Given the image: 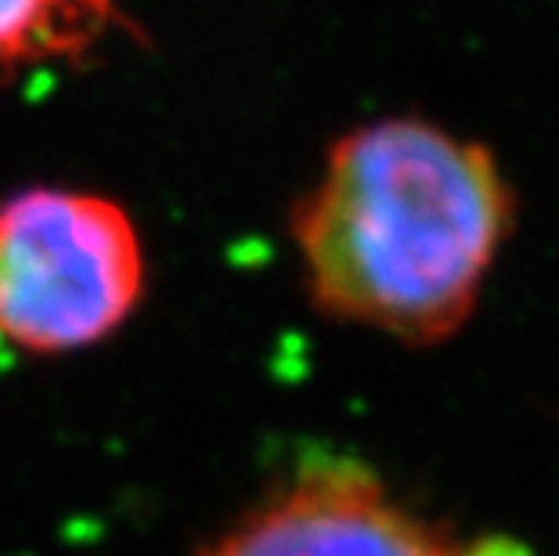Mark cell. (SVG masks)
Returning <instances> with one entry per match:
<instances>
[{
    "label": "cell",
    "mask_w": 559,
    "mask_h": 556,
    "mask_svg": "<svg viewBox=\"0 0 559 556\" xmlns=\"http://www.w3.org/2000/svg\"><path fill=\"white\" fill-rule=\"evenodd\" d=\"M112 33H138L116 0H0V87L29 69L80 62Z\"/></svg>",
    "instance_id": "cell-4"
},
{
    "label": "cell",
    "mask_w": 559,
    "mask_h": 556,
    "mask_svg": "<svg viewBox=\"0 0 559 556\" xmlns=\"http://www.w3.org/2000/svg\"><path fill=\"white\" fill-rule=\"evenodd\" d=\"M513 217L491 149L386 116L332 141L293 210V242L321 315L430 347L477 311Z\"/></svg>",
    "instance_id": "cell-1"
},
{
    "label": "cell",
    "mask_w": 559,
    "mask_h": 556,
    "mask_svg": "<svg viewBox=\"0 0 559 556\" xmlns=\"http://www.w3.org/2000/svg\"><path fill=\"white\" fill-rule=\"evenodd\" d=\"M145 297V246L109 196L37 185L0 199V340L58 358L98 347Z\"/></svg>",
    "instance_id": "cell-2"
},
{
    "label": "cell",
    "mask_w": 559,
    "mask_h": 556,
    "mask_svg": "<svg viewBox=\"0 0 559 556\" xmlns=\"http://www.w3.org/2000/svg\"><path fill=\"white\" fill-rule=\"evenodd\" d=\"M195 556H462L365 466L311 463Z\"/></svg>",
    "instance_id": "cell-3"
}]
</instances>
